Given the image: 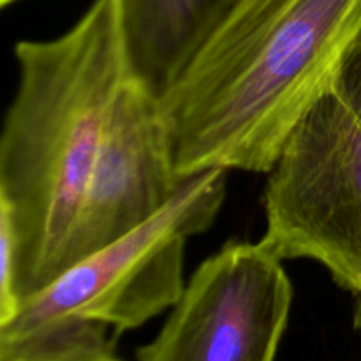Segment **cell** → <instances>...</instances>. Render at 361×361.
Listing matches in <instances>:
<instances>
[{
  "mask_svg": "<svg viewBox=\"0 0 361 361\" xmlns=\"http://www.w3.org/2000/svg\"><path fill=\"white\" fill-rule=\"evenodd\" d=\"M238 0H118L130 71L164 97Z\"/></svg>",
  "mask_w": 361,
  "mask_h": 361,
  "instance_id": "52a82bcc",
  "label": "cell"
},
{
  "mask_svg": "<svg viewBox=\"0 0 361 361\" xmlns=\"http://www.w3.org/2000/svg\"><path fill=\"white\" fill-rule=\"evenodd\" d=\"M182 183L162 99L129 69L102 130L81 222L80 261L154 217Z\"/></svg>",
  "mask_w": 361,
  "mask_h": 361,
  "instance_id": "8992f818",
  "label": "cell"
},
{
  "mask_svg": "<svg viewBox=\"0 0 361 361\" xmlns=\"http://www.w3.org/2000/svg\"><path fill=\"white\" fill-rule=\"evenodd\" d=\"M330 94L344 104L361 129V32L342 55L334 74Z\"/></svg>",
  "mask_w": 361,
  "mask_h": 361,
  "instance_id": "9c48e42d",
  "label": "cell"
},
{
  "mask_svg": "<svg viewBox=\"0 0 361 361\" xmlns=\"http://www.w3.org/2000/svg\"><path fill=\"white\" fill-rule=\"evenodd\" d=\"M293 284L284 259L259 242H231L201 263L137 361H275Z\"/></svg>",
  "mask_w": 361,
  "mask_h": 361,
  "instance_id": "5b68a950",
  "label": "cell"
},
{
  "mask_svg": "<svg viewBox=\"0 0 361 361\" xmlns=\"http://www.w3.org/2000/svg\"><path fill=\"white\" fill-rule=\"evenodd\" d=\"M226 178L228 169L222 168L185 178L154 217L81 259L27 300L42 309L101 321L116 335L173 309L187 286V242L210 229L217 219L226 201Z\"/></svg>",
  "mask_w": 361,
  "mask_h": 361,
  "instance_id": "277c9868",
  "label": "cell"
},
{
  "mask_svg": "<svg viewBox=\"0 0 361 361\" xmlns=\"http://www.w3.org/2000/svg\"><path fill=\"white\" fill-rule=\"evenodd\" d=\"M263 203V238L282 259L316 261L361 296V129L334 94L282 145Z\"/></svg>",
  "mask_w": 361,
  "mask_h": 361,
  "instance_id": "3957f363",
  "label": "cell"
},
{
  "mask_svg": "<svg viewBox=\"0 0 361 361\" xmlns=\"http://www.w3.org/2000/svg\"><path fill=\"white\" fill-rule=\"evenodd\" d=\"M13 2H16V0H0V4H2V7L9 6V4H13Z\"/></svg>",
  "mask_w": 361,
  "mask_h": 361,
  "instance_id": "30bf717a",
  "label": "cell"
},
{
  "mask_svg": "<svg viewBox=\"0 0 361 361\" xmlns=\"http://www.w3.org/2000/svg\"><path fill=\"white\" fill-rule=\"evenodd\" d=\"M14 56L18 85L0 136V217L18 242L21 303L80 261L102 130L130 69L118 0H94L69 30L20 41Z\"/></svg>",
  "mask_w": 361,
  "mask_h": 361,
  "instance_id": "6da1fadb",
  "label": "cell"
},
{
  "mask_svg": "<svg viewBox=\"0 0 361 361\" xmlns=\"http://www.w3.org/2000/svg\"><path fill=\"white\" fill-rule=\"evenodd\" d=\"M101 321L21 302L0 321V361H126Z\"/></svg>",
  "mask_w": 361,
  "mask_h": 361,
  "instance_id": "ba28073f",
  "label": "cell"
},
{
  "mask_svg": "<svg viewBox=\"0 0 361 361\" xmlns=\"http://www.w3.org/2000/svg\"><path fill=\"white\" fill-rule=\"evenodd\" d=\"M360 32L361 0H238L162 97L180 180L267 173Z\"/></svg>",
  "mask_w": 361,
  "mask_h": 361,
  "instance_id": "7a4b0ae2",
  "label": "cell"
}]
</instances>
